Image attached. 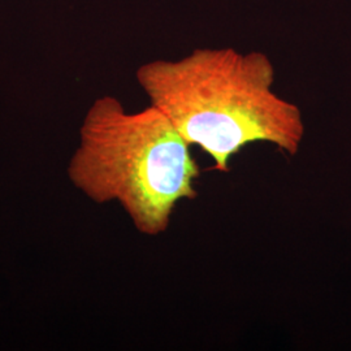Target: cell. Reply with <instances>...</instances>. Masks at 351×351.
<instances>
[{"instance_id": "1", "label": "cell", "mask_w": 351, "mask_h": 351, "mask_svg": "<svg viewBox=\"0 0 351 351\" xmlns=\"http://www.w3.org/2000/svg\"><path fill=\"white\" fill-rule=\"evenodd\" d=\"M136 78L182 138L211 156L215 171L229 172L232 158L255 142L289 156L301 149V108L275 91L276 68L262 51L201 47L142 64Z\"/></svg>"}, {"instance_id": "2", "label": "cell", "mask_w": 351, "mask_h": 351, "mask_svg": "<svg viewBox=\"0 0 351 351\" xmlns=\"http://www.w3.org/2000/svg\"><path fill=\"white\" fill-rule=\"evenodd\" d=\"M190 147L152 104L129 112L116 97L103 95L82 120L68 177L90 201L119 203L139 233L156 237L168 230L180 202L198 197L201 168Z\"/></svg>"}]
</instances>
